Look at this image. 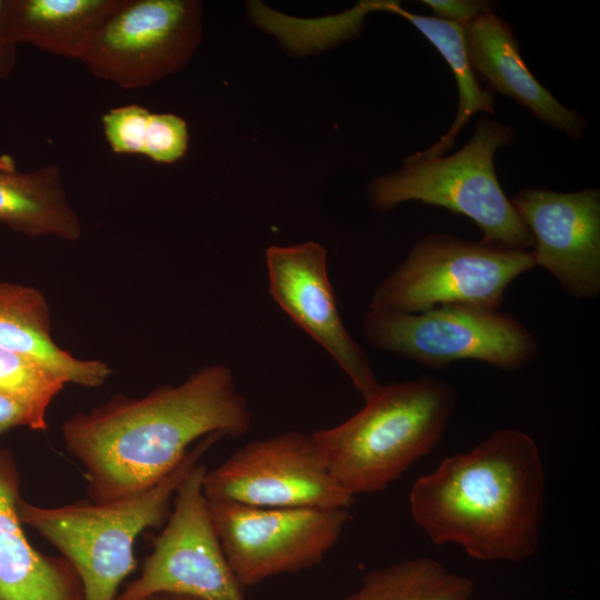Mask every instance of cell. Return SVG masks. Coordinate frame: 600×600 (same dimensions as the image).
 Here are the masks:
<instances>
[{
	"mask_svg": "<svg viewBox=\"0 0 600 600\" xmlns=\"http://www.w3.org/2000/svg\"><path fill=\"white\" fill-rule=\"evenodd\" d=\"M0 348L37 360L64 383L97 388L112 373L106 362L80 359L59 347L49 303L32 286L0 281Z\"/></svg>",
	"mask_w": 600,
	"mask_h": 600,
	"instance_id": "obj_16",
	"label": "cell"
},
{
	"mask_svg": "<svg viewBox=\"0 0 600 600\" xmlns=\"http://www.w3.org/2000/svg\"><path fill=\"white\" fill-rule=\"evenodd\" d=\"M422 3L431 8L437 18L468 26L480 16L491 13V4L479 0H423Z\"/></svg>",
	"mask_w": 600,
	"mask_h": 600,
	"instance_id": "obj_23",
	"label": "cell"
},
{
	"mask_svg": "<svg viewBox=\"0 0 600 600\" xmlns=\"http://www.w3.org/2000/svg\"><path fill=\"white\" fill-rule=\"evenodd\" d=\"M197 0H123L80 61L94 77L132 90L182 70L202 39Z\"/></svg>",
	"mask_w": 600,
	"mask_h": 600,
	"instance_id": "obj_8",
	"label": "cell"
},
{
	"mask_svg": "<svg viewBox=\"0 0 600 600\" xmlns=\"http://www.w3.org/2000/svg\"><path fill=\"white\" fill-rule=\"evenodd\" d=\"M20 477L0 449V600H83L81 581L63 557L37 551L18 512Z\"/></svg>",
	"mask_w": 600,
	"mask_h": 600,
	"instance_id": "obj_14",
	"label": "cell"
},
{
	"mask_svg": "<svg viewBox=\"0 0 600 600\" xmlns=\"http://www.w3.org/2000/svg\"><path fill=\"white\" fill-rule=\"evenodd\" d=\"M64 381L37 360L0 348V396L20 406L28 428L44 431L47 413Z\"/></svg>",
	"mask_w": 600,
	"mask_h": 600,
	"instance_id": "obj_22",
	"label": "cell"
},
{
	"mask_svg": "<svg viewBox=\"0 0 600 600\" xmlns=\"http://www.w3.org/2000/svg\"><path fill=\"white\" fill-rule=\"evenodd\" d=\"M2 0H0V8ZM17 63V46L11 43L0 31V81L8 78Z\"/></svg>",
	"mask_w": 600,
	"mask_h": 600,
	"instance_id": "obj_25",
	"label": "cell"
},
{
	"mask_svg": "<svg viewBox=\"0 0 600 600\" xmlns=\"http://www.w3.org/2000/svg\"><path fill=\"white\" fill-rule=\"evenodd\" d=\"M266 264L269 292L281 310L332 357L364 402L373 399L381 384L341 319L326 249L313 241L271 246Z\"/></svg>",
	"mask_w": 600,
	"mask_h": 600,
	"instance_id": "obj_12",
	"label": "cell"
},
{
	"mask_svg": "<svg viewBox=\"0 0 600 600\" xmlns=\"http://www.w3.org/2000/svg\"><path fill=\"white\" fill-rule=\"evenodd\" d=\"M534 267L528 250L428 234L376 288L369 309L418 313L461 306L499 311L509 284Z\"/></svg>",
	"mask_w": 600,
	"mask_h": 600,
	"instance_id": "obj_6",
	"label": "cell"
},
{
	"mask_svg": "<svg viewBox=\"0 0 600 600\" xmlns=\"http://www.w3.org/2000/svg\"><path fill=\"white\" fill-rule=\"evenodd\" d=\"M143 600H201V599L187 596V594H180V593L160 592V593H154L150 597H147Z\"/></svg>",
	"mask_w": 600,
	"mask_h": 600,
	"instance_id": "obj_26",
	"label": "cell"
},
{
	"mask_svg": "<svg viewBox=\"0 0 600 600\" xmlns=\"http://www.w3.org/2000/svg\"><path fill=\"white\" fill-rule=\"evenodd\" d=\"M456 401L454 388L433 376L389 382L348 420L311 436L341 487L353 497L374 493L430 453Z\"/></svg>",
	"mask_w": 600,
	"mask_h": 600,
	"instance_id": "obj_3",
	"label": "cell"
},
{
	"mask_svg": "<svg viewBox=\"0 0 600 600\" xmlns=\"http://www.w3.org/2000/svg\"><path fill=\"white\" fill-rule=\"evenodd\" d=\"M17 427H28L24 410L16 402L0 396V436Z\"/></svg>",
	"mask_w": 600,
	"mask_h": 600,
	"instance_id": "obj_24",
	"label": "cell"
},
{
	"mask_svg": "<svg viewBox=\"0 0 600 600\" xmlns=\"http://www.w3.org/2000/svg\"><path fill=\"white\" fill-rule=\"evenodd\" d=\"M470 63L494 90L528 108L571 139L583 136L581 116L559 102L529 71L511 27L493 12L464 27Z\"/></svg>",
	"mask_w": 600,
	"mask_h": 600,
	"instance_id": "obj_15",
	"label": "cell"
},
{
	"mask_svg": "<svg viewBox=\"0 0 600 600\" xmlns=\"http://www.w3.org/2000/svg\"><path fill=\"white\" fill-rule=\"evenodd\" d=\"M207 466L198 463L179 484L173 510L154 539L140 576L116 600L170 592L201 600H246L218 539L202 491Z\"/></svg>",
	"mask_w": 600,
	"mask_h": 600,
	"instance_id": "obj_11",
	"label": "cell"
},
{
	"mask_svg": "<svg viewBox=\"0 0 600 600\" xmlns=\"http://www.w3.org/2000/svg\"><path fill=\"white\" fill-rule=\"evenodd\" d=\"M473 590L470 578L420 557L370 571L343 600H471Z\"/></svg>",
	"mask_w": 600,
	"mask_h": 600,
	"instance_id": "obj_20",
	"label": "cell"
},
{
	"mask_svg": "<svg viewBox=\"0 0 600 600\" xmlns=\"http://www.w3.org/2000/svg\"><path fill=\"white\" fill-rule=\"evenodd\" d=\"M514 131L483 116L471 140L459 151L440 158H406L396 172L370 186L372 203L382 210L406 201L446 208L472 220L482 242L527 251L533 238L506 197L497 178L496 151L510 144Z\"/></svg>",
	"mask_w": 600,
	"mask_h": 600,
	"instance_id": "obj_5",
	"label": "cell"
},
{
	"mask_svg": "<svg viewBox=\"0 0 600 600\" xmlns=\"http://www.w3.org/2000/svg\"><path fill=\"white\" fill-rule=\"evenodd\" d=\"M544 490L536 441L501 429L418 478L409 507L434 544H457L477 560L519 562L538 549Z\"/></svg>",
	"mask_w": 600,
	"mask_h": 600,
	"instance_id": "obj_2",
	"label": "cell"
},
{
	"mask_svg": "<svg viewBox=\"0 0 600 600\" xmlns=\"http://www.w3.org/2000/svg\"><path fill=\"white\" fill-rule=\"evenodd\" d=\"M247 399L224 364H209L177 386L113 396L62 424L67 451L83 469L90 501L140 494L168 476L190 446L213 433L240 438L251 427Z\"/></svg>",
	"mask_w": 600,
	"mask_h": 600,
	"instance_id": "obj_1",
	"label": "cell"
},
{
	"mask_svg": "<svg viewBox=\"0 0 600 600\" xmlns=\"http://www.w3.org/2000/svg\"><path fill=\"white\" fill-rule=\"evenodd\" d=\"M0 222L29 238L77 241L82 236L81 221L67 197L60 168L47 164L18 171L7 156L0 158Z\"/></svg>",
	"mask_w": 600,
	"mask_h": 600,
	"instance_id": "obj_18",
	"label": "cell"
},
{
	"mask_svg": "<svg viewBox=\"0 0 600 600\" xmlns=\"http://www.w3.org/2000/svg\"><path fill=\"white\" fill-rule=\"evenodd\" d=\"M532 234L536 266L577 299L600 293V192L531 187L510 200Z\"/></svg>",
	"mask_w": 600,
	"mask_h": 600,
	"instance_id": "obj_13",
	"label": "cell"
},
{
	"mask_svg": "<svg viewBox=\"0 0 600 600\" xmlns=\"http://www.w3.org/2000/svg\"><path fill=\"white\" fill-rule=\"evenodd\" d=\"M362 328L373 348L432 369L477 360L516 371L538 352L536 337L513 316L470 307L442 306L418 313L369 309Z\"/></svg>",
	"mask_w": 600,
	"mask_h": 600,
	"instance_id": "obj_7",
	"label": "cell"
},
{
	"mask_svg": "<svg viewBox=\"0 0 600 600\" xmlns=\"http://www.w3.org/2000/svg\"><path fill=\"white\" fill-rule=\"evenodd\" d=\"M221 438L213 433L199 440L168 476L140 494L110 503L84 501L54 508L20 498V520L70 562L81 581L83 600H116L121 582L137 566L134 541L169 518L179 484Z\"/></svg>",
	"mask_w": 600,
	"mask_h": 600,
	"instance_id": "obj_4",
	"label": "cell"
},
{
	"mask_svg": "<svg viewBox=\"0 0 600 600\" xmlns=\"http://www.w3.org/2000/svg\"><path fill=\"white\" fill-rule=\"evenodd\" d=\"M208 503L223 553L243 589L318 566L350 519L348 509Z\"/></svg>",
	"mask_w": 600,
	"mask_h": 600,
	"instance_id": "obj_9",
	"label": "cell"
},
{
	"mask_svg": "<svg viewBox=\"0 0 600 600\" xmlns=\"http://www.w3.org/2000/svg\"><path fill=\"white\" fill-rule=\"evenodd\" d=\"M384 11L399 14L414 26L441 53L457 80L459 107L452 126L433 146L417 153L422 158H440L453 146L458 133L474 113H493L494 98L477 80L467 53L464 27L409 12L396 1H387Z\"/></svg>",
	"mask_w": 600,
	"mask_h": 600,
	"instance_id": "obj_19",
	"label": "cell"
},
{
	"mask_svg": "<svg viewBox=\"0 0 600 600\" xmlns=\"http://www.w3.org/2000/svg\"><path fill=\"white\" fill-rule=\"evenodd\" d=\"M123 0H2L0 31L11 43L80 60Z\"/></svg>",
	"mask_w": 600,
	"mask_h": 600,
	"instance_id": "obj_17",
	"label": "cell"
},
{
	"mask_svg": "<svg viewBox=\"0 0 600 600\" xmlns=\"http://www.w3.org/2000/svg\"><path fill=\"white\" fill-rule=\"evenodd\" d=\"M101 123L114 153L141 154L154 162L172 163L188 148L187 123L173 113H156L132 103L108 110Z\"/></svg>",
	"mask_w": 600,
	"mask_h": 600,
	"instance_id": "obj_21",
	"label": "cell"
},
{
	"mask_svg": "<svg viewBox=\"0 0 600 600\" xmlns=\"http://www.w3.org/2000/svg\"><path fill=\"white\" fill-rule=\"evenodd\" d=\"M202 491L210 501L259 508L349 509L354 501L312 436L294 430L246 443L206 471Z\"/></svg>",
	"mask_w": 600,
	"mask_h": 600,
	"instance_id": "obj_10",
	"label": "cell"
}]
</instances>
